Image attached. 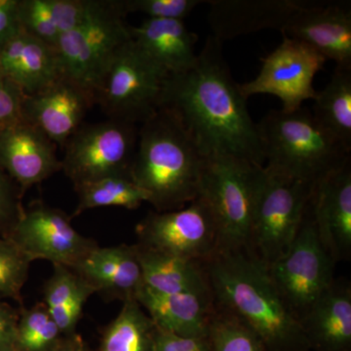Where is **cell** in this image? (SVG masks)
Here are the masks:
<instances>
[{
  "instance_id": "cell-22",
  "label": "cell",
  "mask_w": 351,
  "mask_h": 351,
  "mask_svg": "<svg viewBox=\"0 0 351 351\" xmlns=\"http://www.w3.org/2000/svg\"><path fill=\"white\" fill-rule=\"evenodd\" d=\"M0 75L25 96L38 93L61 75L56 51L21 29L0 48Z\"/></svg>"
},
{
  "instance_id": "cell-14",
  "label": "cell",
  "mask_w": 351,
  "mask_h": 351,
  "mask_svg": "<svg viewBox=\"0 0 351 351\" xmlns=\"http://www.w3.org/2000/svg\"><path fill=\"white\" fill-rule=\"evenodd\" d=\"M95 103L93 93L61 75L38 93L24 97L21 117L55 145H64Z\"/></svg>"
},
{
  "instance_id": "cell-10",
  "label": "cell",
  "mask_w": 351,
  "mask_h": 351,
  "mask_svg": "<svg viewBox=\"0 0 351 351\" xmlns=\"http://www.w3.org/2000/svg\"><path fill=\"white\" fill-rule=\"evenodd\" d=\"M137 124L120 119L80 127L66 144L62 170L73 186L130 175L137 149Z\"/></svg>"
},
{
  "instance_id": "cell-39",
  "label": "cell",
  "mask_w": 351,
  "mask_h": 351,
  "mask_svg": "<svg viewBox=\"0 0 351 351\" xmlns=\"http://www.w3.org/2000/svg\"><path fill=\"white\" fill-rule=\"evenodd\" d=\"M55 351H90L80 335L64 337Z\"/></svg>"
},
{
  "instance_id": "cell-13",
  "label": "cell",
  "mask_w": 351,
  "mask_h": 351,
  "mask_svg": "<svg viewBox=\"0 0 351 351\" xmlns=\"http://www.w3.org/2000/svg\"><path fill=\"white\" fill-rule=\"evenodd\" d=\"M282 36L280 45L263 58L257 77L239 86L246 100L253 95H274L282 101L283 110L294 112L315 98L313 80L327 60L306 44Z\"/></svg>"
},
{
  "instance_id": "cell-8",
  "label": "cell",
  "mask_w": 351,
  "mask_h": 351,
  "mask_svg": "<svg viewBox=\"0 0 351 351\" xmlns=\"http://www.w3.org/2000/svg\"><path fill=\"white\" fill-rule=\"evenodd\" d=\"M335 263L318 237L311 198L290 251L267 267L277 292L298 319L335 282Z\"/></svg>"
},
{
  "instance_id": "cell-19",
  "label": "cell",
  "mask_w": 351,
  "mask_h": 351,
  "mask_svg": "<svg viewBox=\"0 0 351 351\" xmlns=\"http://www.w3.org/2000/svg\"><path fill=\"white\" fill-rule=\"evenodd\" d=\"M73 270L95 293L122 302L136 300L144 286L135 244L97 246Z\"/></svg>"
},
{
  "instance_id": "cell-31",
  "label": "cell",
  "mask_w": 351,
  "mask_h": 351,
  "mask_svg": "<svg viewBox=\"0 0 351 351\" xmlns=\"http://www.w3.org/2000/svg\"><path fill=\"white\" fill-rule=\"evenodd\" d=\"M209 339L213 351H267L262 339L243 319L216 302Z\"/></svg>"
},
{
  "instance_id": "cell-34",
  "label": "cell",
  "mask_w": 351,
  "mask_h": 351,
  "mask_svg": "<svg viewBox=\"0 0 351 351\" xmlns=\"http://www.w3.org/2000/svg\"><path fill=\"white\" fill-rule=\"evenodd\" d=\"M19 186L0 168V237H8L24 207Z\"/></svg>"
},
{
  "instance_id": "cell-6",
  "label": "cell",
  "mask_w": 351,
  "mask_h": 351,
  "mask_svg": "<svg viewBox=\"0 0 351 351\" xmlns=\"http://www.w3.org/2000/svg\"><path fill=\"white\" fill-rule=\"evenodd\" d=\"M123 19L113 1L97 0L88 19L59 39L56 55L61 75L96 97L117 51L131 39Z\"/></svg>"
},
{
  "instance_id": "cell-1",
  "label": "cell",
  "mask_w": 351,
  "mask_h": 351,
  "mask_svg": "<svg viewBox=\"0 0 351 351\" xmlns=\"http://www.w3.org/2000/svg\"><path fill=\"white\" fill-rule=\"evenodd\" d=\"M233 80L223 43L208 36L193 69L164 83L158 108L179 119L203 156H232L263 166L258 125Z\"/></svg>"
},
{
  "instance_id": "cell-32",
  "label": "cell",
  "mask_w": 351,
  "mask_h": 351,
  "mask_svg": "<svg viewBox=\"0 0 351 351\" xmlns=\"http://www.w3.org/2000/svg\"><path fill=\"white\" fill-rule=\"evenodd\" d=\"M31 263L8 237H0V300L21 302Z\"/></svg>"
},
{
  "instance_id": "cell-28",
  "label": "cell",
  "mask_w": 351,
  "mask_h": 351,
  "mask_svg": "<svg viewBox=\"0 0 351 351\" xmlns=\"http://www.w3.org/2000/svg\"><path fill=\"white\" fill-rule=\"evenodd\" d=\"M156 329L137 300H129L104 331L99 351H154Z\"/></svg>"
},
{
  "instance_id": "cell-35",
  "label": "cell",
  "mask_w": 351,
  "mask_h": 351,
  "mask_svg": "<svg viewBox=\"0 0 351 351\" xmlns=\"http://www.w3.org/2000/svg\"><path fill=\"white\" fill-rule=\"evenodd\" d=\"M24 97L17 85L0 75V126L22 119L21 110Z\"/></svg>"
},
{
  "instance_id": "cell-30",
  "label": "cell",
  "mask_w": 351,
  "mask_h": 351,
  "mask_svg": "<svg viewBox=\"0 0 351 351\" xmlns=\"http://www.w3.org/2000/svg\"><path fill=\"white\" fill-rule=\"evenodd\" d=\"M64 337L43 302L20 311L15 339L18 351H55Z\"/></svg>"
},
{
  "instance_id": "cell-18",
  "label": "cell",
  "mask_w": 351,
  "mask_h": 351,
  "mask_svg": "<svg viewBox=\"0 0 351 351\" xmlns=\"http://www.w3.org/2000/svg\"><path fill=\"white\" fill-rule=\"evenodd\" d=\"M304 0H208L212 36L226 39L263 29L282 32L289 21L306 5Z\"/></svg>"
},
{
  "instance_id": "cell-40",
  "label": "cell",
  "mask_w": 351,
  "mask_h": 351,
  "mask_svg": "<svg viewBox=\"0 0 351 351\" xmlns=\"http://www.w3.org/2000/svg\"><path fill=\"white\" fill-rule=\"evenodd\" d=\"M0 351H18L15 348H0Z\"/></svg>"
},
{
  "instance_id": "cell-27",
  "label": "cell",
  "mask_w": 351,
  "mask_h": 351,
  "mask_svg": "<svg viewBox=\"0 0 351 351\" xmlns=\"http://www.w3.org/2000/svg\"><path fill=\"white\" fill-rule=\"evenodd\" d=\"M313 100L314 119L351 152V69H335L326 87Z\"/></svg>"
},
{
  "instance_id": "cell-21",
  "label": "cell",
  "mask_w": 351,
  "mask_h": 351,
  "mask_svg": "<svg viewBox=\"0 0 351 351\" xmlns=\"http://www.w3.org/2000/svg\"><path fill=\"white\" fill-rule=\"evenodd\" d=\"M132 40L168 75L193 69L197 61V34L184 21L147 18L138 27L129 25Z\"/></svg>"
},
{
  "instance_id": "cell-16",
  "label": "cell",
  "mask_w": 351,
  "mask_h": 351,
  "mask_svg": "<svg viewBox=\"0 0 351 351\" xmlns=\"http://www.w3.org/2000/svg\"><path fill=\"white\" fill-rule=\"evenodd\" d=\"M0 168L25 191L62 170L55 144L21 119L0 126Z\"/></svg>"
},
{
  "instance_id": "cell-9",
  "label": "cell",
  "mask_w": 351,
  "mask_h": 351,
  "mask_svg": "<svg viewBox=\"0 0 351 351\" xmlns=\"http://www.w3.org/2000/svg\"><path fill=\"white\" fill-rule=\"evenodd\" d=\"M168 77L131 38L113 58L96 103L110 119L142 124L158 110Z\"/></svg>"
},
{
  "instance_id": "cell-2",
  "label": "cell",
  "mask_w": 351,
  "mask_h": 351,
  "mask_svg": "<svg viewBox=\"0 0 351 351\" xmlns=\"http://www.w3.org/2000/svg\"><path fill=\"white\" fill-rule=\"evenodd\" d=\"M204 263L215 302L243 319L267 351H313L262 263L245 252L216 253Z\"/></svg>"
},
{
  "instance_id": "cell-3",
  "label": "cell",
  "mask_w": 351,
  "mask_h": 351,
  "mask_svg": "<svg viewBox=\"0 0 351 351\" xmlns=\"http://www.w3.org/2000/svg\"><path fill=\"white\" fill-rule=\"evenodd\" d=\"M205 161L179 119L158 108L138 128L130 176L156 212L175 211L199 195Z\"/></svg>"
},
{
  "instance_id": "cell-29",
  "label": "cell",
  "mask_w": 351,
  "mask_h": 351,
  "mask_svg": "<svg viewBox=\"0 0 351 351\" xmlns=\"http://www.w3.org/2000/svg\"><path fill=\"white\" fill-rule=\"evenodd\" d=\"M78 203L73 216L100 207H123L138 209L147 202V195L132 180L130 175L104 178L96 182L75 186Z\"/></svg>"
},
{
  "instance_id": "cell-36",
  "label": "cell",
  "mask_w": 351,
  "mask_h": 351,
  "mask_svg": "<svg viewBox=\"0 0 351 351\" xmlns=\"http://www.w3.org/2000/svg\"><path fill=\"white\" fill-rule=\"evenodd\" d=\"M154 351H213V348L209 337L186 338L156 328Z\"/></svg>"
},
{
  "instance_id": "cell-4",
  "label": "cell",
  "mask_w": 351,
  "mask_h": 351,
  "mask_svg": "<svg viewBox=\"0 0 351 351\" xmlns=\"http://www.w3.org/2000/svg\"><path fill=\"white\" fill-rule=\"evenodd\" d=\"M269 174L315 188L332 171L350 158L346 149L301 108L271 110L257 124Z\"/></svg>"
},
{
  "instance_id": "cell-17",
  "label": "cell",
  "mask_w": 351,
  "mask_h": 351,
  "mask_svg": "<svg viewBox=\"0 0 351 351\" xmlns=\"http://www.w3.org/2000/svg\"><path fill=\"white\" fill-rule=\"evenodd\" d=\"M350 159L318 182L311 197L318 237L335 263L351 255Z\"/></svg>"
},
{
  "instance_id": "cell-20",
  "label": "cell",
  "mask_w": 351,
  "mask_h": 351,
  "mask_svg": "<svg viewBox=\"0 0 351 351\" xmlns=\"http://www.w3.org/2000/svg\"><path fill=\"white\" fill-rule=\"evenodd\" d=\"M136 300L157 329L186 338L209 337L215 311L213 293L161 294L144 285Z\"/></svg>"
},
{
  "instance_id": "cell-37",
  "label": "cell",
  "mask_w": 351,
  "mask_h": 351,
  "mask_svg": "<svg viewBox=\"0 0 351 351\" xmlns=\"http://www.w3.org/2000/svg\"><path fill=\"white\" fill-rule=\"evenodd\" d=\"M19 0H0V48L21 31Z\"/></svg>"
},
{
  "instance_id": "cell-12",
  "label": "cell",
  "mask_w": 351,
  "mask_h": 351,
  "mask_svg": "<svg viewBox=\"0 0 351 351\" xmlns=\"http://www.w3.org/2000/svg\"><path fill=\"white\" fill-rule=\"evenodd\" d=\"M71 219L62 210L34 202L24 208L7 237L32 263L47 260L73 269L99 245L80 234Z\"/></svg>"
},
{
  "instance_id": "cell-15",
  "label": "cell",
  "mask_w": 351,
  "mask_h": 351,
  "mask_svg": "<svg viewBox=\"0 0 351 351\" xmlns=\"http://www.w3.org/2000/svg\"><path fill=\"white\" fill-rule=\"evenodd\" d=\"M281 32L336 62V68L351 69L350 2L307 1Z\"/></svg>"
},
{
  "instance_id": "cell-25",
  "label": "cell",
  "mask_w": 351,
  "mask_h": 351,
  "mask_svg": "<svg viewBox=\"0 0 351 351\" xmlns=\"http://www.w3.org/2000/svg\"><path fill=\"white\" fill-rule=\"evenodd\" d=\"M135 245L143 280L147 288L161 294L212 292L204 263L166 255Z\"/></svg>"
},
{
  "instance_id": "cell-7",
  "label": "cell",
  "mask_w": 351,
  "mask_h": 351,
  "mask_svg": "<svg viewBox=\"0 0 351 351\" xmlns=\"http://www.w3.org/2000/svg\"><path fill=\"white\" fill-rule=\"evenodd\" d=\"M314 189L269 174L263 167L245 253L265 269L285 257L294 243Z\"/></svg>"
},
{
  "instance_id": "cell-5",
  "label": "cell",
  "mask_w": 351,
  "mask_h": 351,
  "mask_svg": "<svg viewBox=\"0 0 351 351\" xmlns=\"http://www.w3.org/2000/svg\"><path fill=\"white\" fill-rule=\"evenodd\" d=\"M263 166L232 156L208 157L199 195L211 210L217 230V253L246 252Z\"/></svg>"
},
{
  "instance_id": "cell-38",
  "label": "cell",
  "mask_w": 351,
  "mask_h": 351,
  "mask_svg": "<svg viewBox=\"0 0 351 351\" xmlns=\"http://www.w3.org/2000/svg\"><path fill=\"white\" fill-rule=\"evenodd\" d=\"M20 311L0 300V348H15Z\"/></svg>"
},
{
  "instance_id": "cell-23",
  "label": "cell",
  "mask_w": 351,
  "mask_h": 351,
  "mask_svg": "<svg viewBox=\"0 0 351 351\" xmlns=\"http://www.w3.org/2000/svg\"><path fill=\"white\" fill-rule=\"evenodd\" d=\"M311 350L351 351V290L332 283L300 320Z\"/></svg>"
},
{
  "instance_id": "cell-33",
  "label": "cell",
  "mask_w": 351,
  "mask_h": 351,
  "mask_svg": "<svg viewBox=\"0 0 351 351\" xmlns=\"http://www.w3.org/2000/svg\"><path fill=\"white\" fill-rule=\"evenodd\" d=\"M208 1V0H207ZM203 0H115L114 6L124 17L129 13H142L151 19L184 21Z\"/></svg>"
},
{
  "instance_id": "cell-24",
  "label": "cell",
  "mask_w": 351,
  "mask_h": 351,
  "mask_svg": "<svg viewBox=\"0 0 351 351\" xmlns=\"http://www.w3.org/2000/svg\"><path fill=\"white\" fill-rule=\"evenodd\" d=\"M97 0H19V23L25 34L56 51L63 34L83 24Z\"/></svg>"
},
{
  "instance_id": "cell-26",
  "label": "cell",
  "mask_w": 351,
  "mask_h": 351,
  "mask_svg": "<svg viewBox=\"0 0 351 351\" xmlns=\"http://www.w3.org/2000/svg\"><path fill=\"white\" fill-rule=\"evenodd\" d=\"M44 284L43 304L64 337L76 334L88 299L95 294L86 281L69 267L54 265Z\"/></svg>"
},
{
  "instance_id": "cell-11",
  "label": "cell",
  "mask_w": 351,
  "mask_h": 351,
  "mask_svg": "<svg viewBox=\"0 0 351 351\" xmlns=\"http://www.w3.org/2000/svg\"><path fill=\"white\" fill-rule=\"evenodd\" d=\"M136 234L144 248L196 262H208L218 250L216 223L200 196L182 209L151 212Z\"/></svg>"
}]
</instances>
